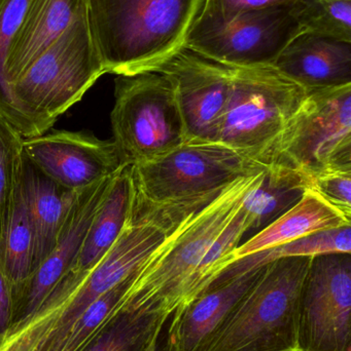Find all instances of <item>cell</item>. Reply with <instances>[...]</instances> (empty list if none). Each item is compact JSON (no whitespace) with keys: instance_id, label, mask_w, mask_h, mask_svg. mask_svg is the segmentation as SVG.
Masks as SVG:
<instances>
[{"instance_id":"1","label":"cell","mask_w":351,"mask_h":351,"mask_svg":"<svg viewBox=\"0 0 351 351\" xmlns=\"http://www.w3.org/2000/svg\"><path fill=\"white\" fill-rule=\"evenodd\" d=\"M203 206L189 199L150 204L135 197L123 232L87 274L64 276L32 315L14 322L2 337L5 351H41L90 305L139 269L190 213Z\"/></svg>"},{"instance_id":"2","label":"cell","mask_w":351,"mask_h":351,"mask_svg":"<svg viewBox=\"0 0 351 351\" xmlns=\"http://www.w3.org/2000/svg\"><path fill=\"white\" fill-rule=\"evenodd\" d=\"M264 171L236 180L185 217L138 269L128 302L166 315L193 298L204 256L238 213L245 196L261 182Z\"/></svg>"},{"instance_id":"3","label":"cell","mask_w":351,"mask_h":351,"mask_svg":"<svg viewBox=\"0 0 351 351\" xmlns=\"http://www.w3.org/2000/svg\"><path fill=\"white\" fill-rule=\"evenodd\" d=\"M204 0H89L88 20L105 73L152 71L181 49Z\"/></svg>"},{"instance_id":"4","label":"cell","mask_w":351,"mask_h":351,"mask_svg":"<svg viewBox=\"0 0 351 351\" xmlns=\"http://www.w3.org/2000/svg\"><path fill=\"white\" fill-rule=\"evenodd\" d=\"M103 74L87 14L10 82V94L16 108L41 135L80 102Z\"/></svg>"},{"instance_id":"5","label":"cell","mask_w":351,"mask_h":351,"mask_svg":"<svg viewBox=\"0 0 351 351\" xmlns=\"http://www.w3.org/2000/svg\"><path fill=\"white\" fill-rule=\"evenodd\" d=\"M310 260L288 257L268 263L204 351L297 350L299 297Z\"/></svg>"},{"instance_id":"6","label":"cell","mask_w":351,"mask_h":351,"mask_svg":"<svg viewBox=\"0 0 351 351\" xmlns=\"http://www.w3.org/2000/svg\"><path fill=\"white\" fill-rule=\"evenodd\" d=\"M261 164L298 171L309 179L351 172V84L307 90Z\"/></svg>"},{"instance_id":"7","label":"cell","mask_w":351,"mask_h":351,"mask_svg":"<svg viewBox=\"0 0 351 351\" xmlns=\"http://www.w3.org/2000/svg\"><path fill=\"white\" fill-rule=\"evenodd\" d=\"M306 95L304 86L273 65L232 67L218 143L261 164Z\"/></svg>"},{"instance_id":"8","label":"cell","mask_w":351,"mask_h":351,"mask_svg":"<svg viewBox=\"0 0 351 351\" xmlns=\"http://www.w3.org/2000/svg\"><path fill=\"white\" fill-rule=\"evenodd\" d=\"M111 121L113 141L131 166L163 158L187 142L174 88L160 72L117 75Z\"/></svg>"},{"instance_id":"9","label":"cell","mask_w":351,"mask_h":351,"mask_svg":"<svg viewBox=\"0 0 351 351\" xmlns=\"http://www.w3.org/2000/svg\"><path fill=\"white\" fill-rule=\"evenodd\" d=\"M131 167L136 196L150 204L212 193L266 168L218 142H185L163 158Z\"/></svg>"},{"instance_id":"10","label":"cell","mask_w":351,"mask_h":351,"mask_svg":"<svg viewBox=\"0 0 351 351\" xmlns=\"http://www.w3.org/2000/svg\"><path fill=\"white\" fill-rule=\"evenodd\" d=\"M300 32L296 3L225 21L198 18L183 45L230 67L273 65Z\"/></svg>"},{"instance_id":"11","label":"cell","mask_w":351,"mask_h":351,"mask_svg":"<svg viewBox=\"0 0 351 351\" xmlns=\"http://www.w3.org/2000/svg\"><path fill=\"white\" fill-rule=\"evenodd\" d=\"M351 256L311 257L299 297L298 351H351Z\"/></svg>"},{"instance_id":"12","label":"cell","mask_w":351,"mask_h":351,"mask_svg":"<svg viewBox=\"0 0 351 351\" xmlns=\"http://www.w3.org/2000/svg\"><path fill=\"white\" fill-rule=\"evenodd\" d=\"M152 71L174 88L187 142H218L232 80V67L181 47Z\"/></svg>"},{"instance_id":"13","label":"cell","mask_w":351,"mask_h":351,"mask_svg":"<svg viewBox=\"0 0 351 351\" xmlns=\"http://www.w3.org/2000/svg\"><path fill=\"white\" fill-rule=\"evenodd\" d=\"M23 150L41 173L71 191L113 177L128 166L113 140L86 132L52 131L24 138Z\"/></svg>"},{"instance_id":"14","label":"cell","mask_w":351,"mask_h":351,"mask_svg":"<svg viewBox=\"0 0 351 351\" xmlns=\"http://www.w3.org/2000/svg\"><path fill=\"white\" fill-rule=\"evenodd\" d=\"M265 266L222 282H210L201 292L170 313V351H204L216 330L247 291L259 280Z\"/></svg>"},{"instance_id":"15","label":"cell","mask_w":351,"mask_h":351,"mask_svg":"<svg viewBox=\"0 0 351 351\" xmlns=\"http://www.w3.org/2000/svg\"><path fill=\"white\" fill-rule=\"evenodd\" d=\"M111 178L78 191L53 250L32 272L16 296L22 299L24 308L14 322L24 321L32 315L71 267Z\"/></svg>"},{"instance_id":"16","label":"cell","mask_w":351,"mask_h":351,"mask_svg":"<svg viewBox=\"0 0 351 351\" xmlns=\"http://www.w3.org/2000/svg\"><path fill=\"white\" fill-rule=\"evenodd\" d=\"M273 66L306 90L351 84V43L300 32Z\"/></svg>"},{"instance_id":"17","label":"cell","mask_w":351,"mask_h":351,"mask_svg":"<svg viewBox=\"0 0 351 351\" xmlns=\"http://www.w3.org/2000/svg\"><path fill=\"white\" fill-rule=\"evenodd\" d=\"M89 0H30L5 61L8 86L71 25L88 14Z\"/></svg>"},{"instance_id":"18","label":"cell","mask_w":351,"mask_h":351,"mask_svg":"<svg viewBox=\"0 0 351 351\" xmlns=\"http://www.w3.org/2000/svg\"><path fill=\"white\" fill-rule=\"evenodd\" d=\"M135 197L132 167L128 165L111 178L80 252L64 276H82L106 255L129 222Z\"/></svg>"},{"instance_id":"19","label":"cell","mask_w":351,"mask_h":351,"mask_svg":"<svg viewBox=\"0 0 351 351\" xmlns=\"http://www.w3.org/2000/svg\"><path fill=\"white\" fill-rule=\"evenodd\" d=\"M21 185L34 233L33 272L53 250L78 191L47 178L25 154Z\"/></svg>"},{"instance_id":"20","label":"cell","mask_w":351,"mask_h":351,"mask_svg":"<svg viewBox=\"0 0 351 351\" xmlns=\"http://www.w3.org/2000/svg\"><path fill=\"white\" fill-rule=\"evenodd\" d=\"M346 225H351L350 217L334 208L317 192L308 189L298 204L241 243L233 252L229 263L317 231Z\"/></svg>"},{"instance_id":"21","label":"cell","mask_w":351,"mask_h":351,"mask_svg":"<svg viewBox=\"0 0 351 351\" xmlns=\"http://www.w3.org/2000/svg\"><path fill=\"white\" fill-rule=\"evenodd\" d=\"M309 184V178L298 171L276 165L266 166L261 182L242 202L247 234H256L298 204Z\"/></svg>"},{"instance_id":"22","label":"cell","mask_w":351,"mask_h":351,"mask_svg":"<svg viewBox=\"0 0 351 351\" xmlns=\"http://www.w3.org/2000/svg\"><path fill=\"white\" fill-rule=\"evenodd\" d=\"M33 258L34 233L20 178L10 214L0 234V260L12 285L14 298L32 274Z\"/></svg>"},{"instance_id":"23","label":"cell","mask_w":351,"mask_h":351,"mask_svg":"<svg viewBox=\"0 0 351 351\" xmlns=\"http://www.w3.org/2000/svg\"><path fill=\"white\" fill-rule=\"evenodd\" d=\"M351 253V225L311 233L290 243L239 258L225 266L216 276L229 280L274 260L288 257H315L325 254Z\"/></svg>"},{"instance_id":"24","label":"cell","mask_w":351,"mask_h":351,"mask_svg":"<svg viewBox=\"0 0 351 351\" xmlns=\"http://www.w3.org/2000/svg\"><path fill=\"white\" fill-rule=\"evenodd\" d=\"M166 315L133 306L127 301L86 351H144Z\"/></svg>"},{"instance_id":"25","label":"cell","mask_w":351,"mask_h":351,"mask_svg":"<svg viewBox=\"0 0 351 351\" xmlns=\"http://www.w3.org/2000/svg\"><path fill=\"white\" fill-rule=\"evenodd\" d=\"M30 0H0V115L5 119L23 138L36 136V131L12 100L5 75L8 49L16 35Z\"/></svg>"},{"instance_id":"26","label":"cell","mask_w":351,"mask_h":351,"mask_svg":"<svg viewBox=\"0 0 351 351\" xmlns=\"http://www.w3.org/2000/svg\"><path fill=\"white\" fill-rule=\"evenodd\" d=\"M301 32L351 43V0H299Z\"/></svg>"},{"instance_id":"27","label":"cell","mask_w":351,"mask_h":351,"mask_svg":"<svg viewBox=\"0 0 351 351\" xmlns=\"http://www.w3.org/2000/svg\"><path fill=\"white\" fill-rule=\"evenodd\" d=\"M23 141L21 134L0 115V234L10 214L22 173Z\"/></svg>"},{"instance_id":"28","label":"cell","mask_w":351,"mask_h":351,"mask_svg":"<svg viewBox=\"0 0 351 351\" xmlns=\"http://www.w3.org/2000/svg\"><path fill=\"white\" fill-rule=\"evenodd\" d=\"M309 180V189L351 218V172L325 173Z\"/></svg>"},{"instance_id":"29","label":"cell","mask_w":351,"mask_h":351,"mask_svg":"<svg viewBox=\"0 0 351 351\" xmlns=\"http://www.w3.org/2000/svg\"><path fill=\"white\" fill-rule=\"evenodd\" d=\"M299 0H204L199 18L229 20L247 12L293 5Z\"/></svg>"},{"instance_id":"30","label":"cell","mask_w":351,"mask_h":351,"mask_svg":"<svg viewBox=\"0 0 351 351\" xmlns=\"http://www.w3.org/2000/svg\"><path fill=\"white\" fill-rule=\"evenodd\" d=\"M14 291L0 260V336L8 331L14 321Z\"/></svg>"},{"instance_id":"31","label":"cell","mask_w":351,"mask_h":351,"mask_svg":"<svg viewBox=\"0 0 351 351\" xmlns=\"http://www.w3.org/2000/svg\"><path fill=\"white\" fill-rule=\"evenodd\" d=\"M170 313L164 317L156 335L144 351H170L168 346V325Z\"/></svg>"},{"instance_id":"32","label":"cell","mask_w":351,"mask_h":351,"mask_svg":"<svg viewBox=\"0 0 351 351\" xmlns=\"http://www.w3.org/2000/svg\"><path fill=\"white\" fill-rule=\"evenodd\" d=\"M288 351H298V350H288Z\"/></svg>"}]
</instances>
